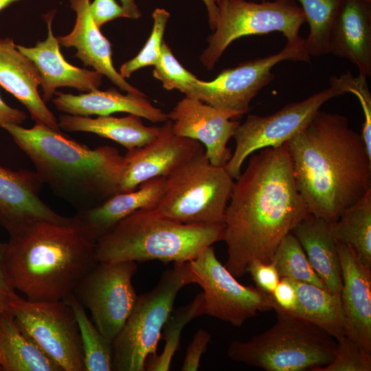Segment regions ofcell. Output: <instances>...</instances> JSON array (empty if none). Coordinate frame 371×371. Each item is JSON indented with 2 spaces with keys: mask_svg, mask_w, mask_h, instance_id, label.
I'll use <instances>...</instances> for the list:
<instances>
[{
  "mask_svg": "<svg viewBox=\"0 0 371 371\" xmlns=\"http://www.w3.org/2000/svg\"><path fill=\"white\" fill-rule=\"evenodd\" d=\"M225 217V265L236 278L255 260L269 262L281 240L309 213L294 179L287 144L249 156Z\"/></svg>",
  "mask_w": 371,
  "mask_h": 371,
  "instance_id": "cell-1",
  "label": "cell"
},
{
  "mask_svg": "<svg viewBox=\"0 0 371 371\" xmlns=\"http://www.w3.org/2000/svg\"><path fill=\"white\" fill-rule=\"evenodd\" d=\"M286 144L310 214L334 223L371 190V157L346 117L319 110Z\"/></svg>",
  "mask_w": 371,
  "mask_h": 371,
  "instance_id": "cell-2",
  "label": "cell"
},
{
  "mask_svg": "<svg viewBox=\"0 0 371 371\" xmlns=\"http://www.w3.org/2000/svg\"><path fill=\"white\" fill-rule=\"evenodd\" d=\"M27 155L43 184L78 212L120 192L124 155L111 146L90 148L43 124L2 127Z\"/></svg>",
  "mask_w": 371,
  "mask_h": 371,
  "instance_id": "cell-3",
  "label": "cell"
},
{
  "mask_svg": "<svg viewBox=\"0 0 371 371\" xmlns=\"http://www.w3.org/2000/svg\"><path fill=\"white\" fill-rule=\"evenodd\" d=\"M98 262L95 242L71 221H40L10 235L5 269L12 289L34 302L63 300Z\"/></svg>",
  "mask_w": 371,
  "mask_h": 371,
  "instance_id": "cell-4",
  "label": "cell"
},
{
  "mask_svg": "<svg viewBox=\"0 0 371 371\" xmlns=\"http://www.w3.org/2000/svg\"><path fill=\"white\" fill-rule=\"evenodd\" d=\"M224 224H185L141 209L116 223L95 243L98 262H185L223 240Z\"/></svg>",
  "mask_w": 371,
  "mask_h": 371,
  "instance_id": "cell-5",
  "label": "cell"
},
{
  "mask_svg": "<svg viewBox=\"0 0 371 371\" xmlns=\"http://www.w3.org/2000/svg\"><path fill=\"white\" fill-rule=\"evenodd\" d=\"M276 323L247 341L233 340L227 350L234 361L267 371L322 368L334 359L337 341L317 326L279 308Z\"/></svg>",
  "mask_w": 371,
  "mask_h": 371,
  "instance_id": "cell-6",
  "label": "cell"
},
{
  "mask_svg": "<svg viewBox=\"0 0 371 371\" xmlns=\"http://www.w3.org/2000/svg\"><path fill=\"white\" fill-rule=\"evenodd\" d=\"M189 262H175L158 283L138 295L124 326L112 342L113 370L145 371L147 359L157 354L164 326L173 310L177 294L196 284Z\"/></svg>",
  "mask_w": 371,
  "mask_h": 371,
  "instance_id": "cell-7",
  "label": "cell"
},
{
  "mask_svg": "<svg viewBox=\"0 0 371 371\" xmlns=\"http://www.w3.org/2000/svg\"><path fill=\"white\" fill-rule=\"evenodd\" d=\"M234 184L225 167L212 164L204 151L166 177L165 190L155 209L185 224L223 223Z\"/></svg>",
  "mask_w": 371,
  "mask_h": 371,
  "instance_id": "cell-8",
  "label": "cell"
},
{
  "mask_svg": "<svg viewBox=\"0 0 371 371\" xmlns=\"http://www.w3.org/2000/svg\"><path fill=\"white\" fill-rule=\"evenodd\" d=\"M214 32L207 38L208 46L200 56L202 64L214 68L227 47L247 36L278 32L287 43H295L305 16L295 0H275L256 3L246 0H220Z\"/></svg>",
  "mask_w": 371,
  "mask_h": 371,
  "instance_id": "cell-9",
  "label": "cell"
},
{
  "mask_svg": "<svg viewBox=\"0 0 371 371\" xmlns=\"http://www.w3.org/2000/svg\"><path fill=\"white\" fill-rule=\"evenodd\" d=\"M8 311L21 328L63 371H85L80 332L64 300L34 302L8 294Z\"/></svg>",
  "mask_w": 371,
  "mask_h": 371,
  "instance_id": "cell-10",
  "label": "cell"
},
{
  "mask_svg": "<svg viewBox=\"0 0 371 371\" xmlns=\"http://www.w3.org/2000/svg\"><path fill=\"white\" fill-rule=\"evenodd\" d=\"M310 57L305 39L286 42L279 52L224 69L212 80L197 79L183 93L240 117L248 112L251 101L258 92L273 80L271 69L275 65L284 60L309 62Z\"/></svg>",
  "mask_w": 371,
  "mask_h": 371,
  "instance_id": "cell-11",
  "label": "cell"
},
{
  "mask_svg": "<svg viewBox=\"0 0 371 371\" xmlns=\"http://www.w3.org/2000/svg\"><path fill=\"white\" fill-rule=\"evenodd\" d=\"M343 95L333 86L317 92L300 102L289 103L266 115H249L233 136L235 149L224 166L236 179L245 161L253 153L286 143L301 131L329 100Z\"/></svg>",
  "mask_w": 371,
  "mask_h": 371,
  "instance_id": "cell-12",
  "label": "cell"
},
{
  "mask_svg": "<svg viewBox=\"0 0 371 371\" xmlns=\"http://www.w3.org/2000/svg\"><path fill=\"white\" fill-rule=\"evenodd\" d=\"M137 270L133 261L98 262L74 291L98 330L111 343L136 302L132 279Z\"/></svg>",
  "mask_w": 371,
  "mask_h": 371,
  "instance_id": "cell-13",
  "label": "cell"
},
{
  "mask_svg": "<svg viewBox=\"0 0 371 371\" xmlns=\"http://www.w3.org/2000/svg\"><path fill=\"white\" fill-rule=\"evenodd\" d=\"M203 289L205 315L241 326L258 313L273 308L272 295L239 283L217 258L213 245L189 261Z\"/></svg>",
  "mask_w": 371,
  "mask_h": 371,
  "instance_id": "cell-14",
  "label": "cell"
},
{
  "mask_svg": "<svg viewBox=\"0 0 371 371\" xmlns=\"http://www.w3.org/2000/svg\"><path fill=\"white\" fill-rule=\"evenodd\" d=\"M173 132L200 142L210 162L224 167L232 157L227 147L240 122L234 112L217 109L197 99L185 96L167 113Z\"/></svg>",
  "mask_w": 371,
  "mask_h": 371,
  "instance_id": "cell-15",
  "label": "cell"
},
{
  "mask_svg": "<svg viewBox=\"0 0 371 371\" xmlns=\"http://www.w3.org/2000/svg\"><path fill=\"white\" fill-rule=\"evenodd\" d=\"M204 151L198 141L175 134L171 120H168L153 140L127 151L120 192L133 190L155 177H166L179 166Z\"/></svg>",
  "mask_w": 371,
  "mask_h": 371,
  "instance_id": "cell-16",
  "label": "cell"
},
{
  "mask_svg": "<svg viewBox=\"0 0 371 371\" xmlns=\"http://www.w3.org/2000/svg\"><path fill=\"white\" fill-rule=\"evenodd\" d=\"M43 185L35 171L0 165V225L9 235L40 221L70 222L71 217L58 214L41 199Z\"/></svg>",
  "mask_w": 371,
  "mask_h": 371,
  "instance_id": "cell-17",
  "label": "cell"
},
{
  "mask_svg": "<svg viewBox=\"0 0 371 371\" xmlns=\"http://www.w3.org/2000/svg\"><path fill=\"white\" fill-rule=\"evenodd\" d=\"M337 243L346 336L371 352V269L350 245Z\"/></svg>",
  "mask_w": 371,
  "mask_h": 371,
  "instance_id": "cell-18",
  "label": "cell"
},
{
  "mask_svg": "<svg viewBox=\"0 0 371 371\" xmlns=\"http://www.w3.org/2000/svg\"><path fill=\"white\" fill-rule=\"evenodd\" d=\"M54 14H45L47 36L44 41L34 47L16 45L18 50L32 61L39 74L45 102L53 98L59 87H71L85 93L98 89L103 77L93 69L77 67L65 59L52 30Z\"/></svg>",
  "mask_w": 371,
  "mask_h": 371,
  "instance_id": "cell-19",
  "label": "cell"
},
{
  "mask_svg": "<svg viewBox=\"0 0 371 371\" xmlns=\"http://www.w3.org/2000/svg\"><path fill=\"white\" fill-rule=\"evenodd\" d=\"M166 177L149 179L137 188L117 192L100 205L71 216L72 223L96 241L120 221L141 209L155 208L161 200Z\"/></svg>",
  "mask_w": 371,
  "mask_h": 371,
  "instance_id": "cell-20",
  "label": "cell"
},
{
  "mask_svg": "<svg viewBox=\"0 0 371 371\" xmlns=\"http://www.w3.org/2000/svg\"><path fill=\"white\" fill-rule=\"evenodd\" d=\"M90 2V0H70L71 8L76 14V22L70 33L58 37L59 43L65 47L76 48L75 57L107 77L121 90L144 95L115 68L111 43L94 22L89 9Z\"/></svg>",
  "mask_w": 371,
  "mask_h": 371,
  "instance_id": "cell-21",
  "label": "cell"
},
{
  "mask_svg": "<svg viewBox=\"0 0 371 371\" xmlns=\"http://www.w3.org/2000/svg\"><path fill=\"white\" fill-rule=\"evenodd\" d=\"M0 85L27 109L35 124L61 131L58 119L38 93L41 78L37 69L8 37L0 38Z\"/></svg>",
  "mask_w": 371,
  "mask_h": 371,
  "instance_id": "cell-22",
  "label": "cell"
},
{
  "mask_svg": "<svg viewBox=\"0 0 371 371\" xmlns=\"http://www.w3.org/2000/svg\"><path fill=\"white\" fill-rule=\"evenodd\" d=\"M329 52L354 64L360 75L371 76V3L341 0L329 36Z\"/></svg>",
  "mask_w": 371,
  "mask_h": 371,
  "instance_id": "cell-23",
  "label": "cell"
},
{
  "mask_svg": "<svg viewBox=\"0 0 371 371\" xmlns=\"http://www.w3.org/2000/svg\"><path fill=\"white\" fill-rule=\"evenodd\" d=\"M52 102L57 110L65 114L80 116H106L123 112L133 114L152 122H165L167 113L153 106L145 95L123 94L115 88L98 89L74 95L56 91Z\"/></svg>",
  "mask_w": 371,
  "mask_h": 371,
  "instance_id": "cell-24",
  "label": "cell"
},
{
  "mask_svg": "<svg viewBox=\"0 0 371 371\" xmlns=\"http://www.w3.org/2000/svg\"><path fill=\"white\" fill-rule=\"evenodd\" d=\"M331 223L308 214L292 230L313 270L328 291L340 294L341 269Z\"/></svg>",
  "mask_w": 371,
  "mask_h": 371,
  "instance_id": "cell-25",
  "label": "cell"
},
{
  "mask_svg": "<svg viewBox=\"0 0 371 371\" xmlns=\"http://www.w3.org/2000/svg\"><path fill=\"white\" fill-rule=\"evenodd\" d=\"M60 130L85 132L111 139L130 150L142 147L159 134L160 126H147L142 117L133 114L117 117L111 115L89 116L61 114L58 118Z\"/></svg>",
  "mask_w": 371,
  "mask_h": 371,
  "instance_id": "cell-26",
  "label": "cell"
},
{
  "mask_svg": "<svg viewBox=\"0 0 371 371\" xmlns=\"http://www.w3.org/2000/svg\"><path fill=\"white\" fill-rule=\"evenodd\" d=\"M0 368L3 371H63L25 334L8 310L0 313Z\"/></svg>",
  "mask_w": 371,
  "mask_h": 371,
  "instance_id": "cell-27",
  "label": "cell"
},
{
  "mask_svg": "<svg viewBox=\"0 0 371 371\" xmlns=\"http://www.w3.org/2000/svg\"><path fill=\"white\" fill-rule=\"evenodd\" d=\"M292 281L297 294V306L290 314L317 326L336 340L345 336L340 294L310 283Z\"/></svg>",
  "mask_w": 371,
  "mask_h": 371,
  "instance_id": "cell-28",
  "label": "cell"
},
{
  "mask_svg": "<svg viewBox=\"0 0 371 371\" xmlns=\"http://www.w3.org/2000/svg\"><path fill=\"white\" fill-rule=\"evenodd\" d=\"M330 230L337 242L351 246L371 269V190L332 223Z\"/></svg>",
  "mask_w": 371,
  "mask_h": 371,
  "instance_id": "cell-29",
  "label": "cell"
},
{
  "mask_svg": "<svg viewBox=\"0 0 371 371\" xmlns=\"http://www.w3.org/2000/svg\"><path fill=\"white\" fill-rule=\"evenodd\" d=\"M73 311L78 326L84 356L85 371L113 370L112 343L88 317L85 307L72 293L63 300Z\"/></svg>",
  "mask_w": 371,
  "mask_h": 371,
  "instance_id": "cell-30",
  "label": "cell"
},
{
  "mask_svg": "<svg viewBox=\"0 0 371 371\" xmlns=\"http://www.w3.org/2000/svg\"><path fill=\"white\" fill-rule=\"evenodd\" d=\"M203 315H205V304L202 292L196 295L187 305L173 309L162 330L161 335L165 341L163 350L161 353H157L147 359L146 370H170L172 359L179 348L184 327L190 322Z\"/></svg>",
  "mask_w": 371,
  "mask_h": 371,
  "instance_id": "cell-31",
  "label": "cell"
},
{
  "mask_svg": "<svg viewBox=\"0 0 371 371\" xmlns=\"http://www.w3.org/2000/svg\"><path fill=\"white\" fill-rule=\"evenodd\" d=\"M302 7L310 32L305 39L308 55L319 56L330 54L329 36L341 0H297Z\"/></svg>",
  "mask_w": 371,
  "mask_h": 371,
  "instance_id": "cell-32",
  "label": "cell"
},
{
  "mask_svg": "<svg viewBox=\"0 0 371 371\" xmlns=\"http://www.w3.org/2000/svg\"><path fill=\"white\" fill-rule=\"evenodd\" d=\"M271 261L280 278L310 283L328 290L313 270L304 249L292 232L281 240Z\"/></svg>",
  "mask_w": 371,
  "mask_h": 371,
  "instance_id": "cell-33",
  "label": "cell"
},
{
  "mask_svg": "<svg viewBox=\"0 0 371 371\" xmlns=\"http://www.w3.org/2000/svg\"><path fill=\"white\" fill-rule=\"evenodd\" d=\"M152 17L153 19L152 31L144 47L134 58L125 62L120 67L119 73L125 79L139 69L154 66L160 56L164 34L170 13L164 8H157L154 10Z\"/></svg>",
  "mask_w": 371,
  "mask_h": 371,
  "instance_id": "cell-34",
  "label": "cell"
},
{
  "mask_svg": "<svg viewBox=\"0 0 371 371\" xmlns=\"http://www.w3.org/2000/svg\"><path fill=\"white\" fill-rule=\"evenodd\" d=\"M330 84L344 94L352 93L358 98L364 118L361 135L368 155L371 157V94L366 77L360 74L353 76L350 72H347L340 74L339 76H332Z\"/></svg>",
  "mask_w": 371,
  "mask_h": 371,
  "instance_id": "cell-35",
  "label": "cell"
},
{
  "mask_svg": "<svg viewBox=\"0 0 371 371\" xmlns=\"http://www.w3.org/2000/svg\"><path fill=\"white\" fill-rule=\"evenodd\" d=\"M153 74L166 90L177 89L182 93L198 79L181 65L164 41Z\"/></svg>",
  "mask_w": 371,
  "mask_h": 371,
  "instance_id": "cell-36",
  "label": "cell"
},
{
  "mask_svg": "<svg viewBox=\"0 0 371 371\" xmlns=\"http://www.w3.org/2000/svg\"><path fill=\"white\" fill-rule=\"evenodd\" d=\"M335 355L328 365L313 371H370L371 352L343 336L337 339Z\"/></svg>",
  "mask_w": 371,
  "mask_h": 371,
  "instance_id": "cell-37",
  "label": "cell"
},
{
  "mask_svg": "<svg viewBox=\"0 0 371 371\" xmlns=\"http://www.w3.org/2000/svg\"><path fill=\"white\" fill-rule=\"evenodd\" d=\"M247 272L250 273L257 288L271 295L281 278L271 261L264 262L258 260H253L247 267Z\"/></svg>",
  "mask_w": 371,
  "mask_h": 371,
  "instance_id": "cell-38",
  "label": "cell"
},
{
  "mask_svg": "<svg viewBox=\"0 0 371 371\" xmlns=\"http://www.w3.org/2000/svg\"><path fill=\"white\" fill-rule=\"evenodd\" d=\"M211 341L212 337L207 331L202 328L198 330L186 350L181 370H198L201 357Z\"/></svg>",
  "mask_w": 371,
  "mask_h": 371,
  "instance_id": "cell-39",
  "label": "cell"
},
{
  "mask_svg": "<svg viewBox=\"0 0 371 371\" xmlns=\"http://www.w3.org/2000/svg\"><path fill=\"white\" fill-rule=\"evenodd\" d=\"M90 12L98 27L117 18L131 19L124 8L115 0H93L90 2Z\"/></svg>",
  "mask_w": 371,
  "mask_h": 371,
  "instance_id": "cell-40",
  "label": "cell"
},
{
  "mask_svg": "<svg viewBox=\"0 0 371 371\" xmlns=\"http://www.w3.org/2000/svg\"><path fill=\"white\" fill-rule=\"evenodd\" d=\"M274 307L286 312L292 313L297 306V294L293 281L281 278L272 293Z\"/></svg>",
  "mask_w": 371,
  "mask_h": 371,
  "instance_id": "cell-41",
  "label": "cell"
},
{
  "mask_svg": "<svg viewBox=\"0 0 371 371\" xmlns=\"http://www.w3.org/2000/svg\"><path fill=\"white\" fill-rule=\"evenodd\" d=\"M27 119L25 113L8 105L0 95V128L6 124L21 125Z\"/></svg>",
  "mask_w": 371,
  "mask_h": 371,
  "instance_id": "cell-42",
  "label": "cell"
},
{
  "mask_svg": "<svg viewBox=\"0 0 371 371\" xmlns=\"http://www.w3.org/2000/svg\"><path fill=\"white\" fill-rule=\"evenodd\" d=\"M6 243L0 241V292L9 294L14 290L10 286L5 269V252Z\"/></svg>",
  "mask_w": 371,
  "mask_h": 371,
  "instance_id": "cell-43",
  "label": "cell"
},
{
  "mask_svg": "<svg viewBox=\"0 0 371 371\" xmlns=\"http://www.w3.org/2000/svg\"><path fill=\"white\" fill-rule=\"evenodd\" d=\"M204 3L208 16L210 27L214 30L218 18V6L214 0H202Z\"/></svg>",
  "mask_w": 371,
  "mask_h": 371,
  "instance_id": "cell-44",
  "label": "cell"
},
{
  "mask_svg": "<svg viewBox=\"0 0 371 371\" xmlns=\"http://www.w3.org/2000/svg\"><path fill=\"white\" fill-rule=\"evenodd\" d=\"M121 5L128 13L132 19H138L142 14L135 0H120Z\"/></svg>",
  "mask_w": 371,
  "mask_h": 371,
  "instance_id": "cell-45",
  "label": "cell"
},
{
  "mask_svg": "<svg viewBox=\"0 0 371 371\" xmlns=\"http://www.w3.org/2000/svg\"><path fill=\"white\" fill-rule=\"evenodd\" d=\"M8 295L0 292V313L8 310Z\"/></svg>",
  "mask_w": 371,
  "mask_h": 371,
  "instance_id": "cell-46",
  "label": "cell"
},
{
  "mask_svg": "<svg viewBox=\"0 0 371 371\" xmlns=\"http://www.w3.org/2000/svg\"><path fill=\"white\" fill-rule=\"evenodd\" d=\"M21 0H0V12L8 8L12 3Z\"/></svg>",
  "mask_w": 371,
  "mask_h": 371,
  "instance_id": "cell-47",
  "label": "cell"
},
{
  "mask_svg": "<svg viewBox=\"0 0 371 371\" xmlns=\"http://www.w3.org/2000/svg\"><path fill=\"white\" fill-rule=\"evenodd\" d=\"M363 1H366V2L371 3V0H363Z\"/></svg>",
  "mask_w": 371,
  "mask_h": 371,
  "instance_id": "cell-48",
  "label": "cell"
},
{
  "mask_svg": "<svg viewBox=\"0 0 371 371\" xmlns=\"http://www.w3.org/2000/svg\"><path fill=\"white\" fill-rule=\"evenodd\" d=\"M214 1H215L216 3L217 4L218 2L220 0H214Z\"/></svg>",
  "mask_w": 371,
  "mask_h": 371,
  "instance_id": "cell-49",
  "label": "cell"
},
{
  "mask_svg": "<svg viewBox=\"0 0 371 371\" xmlns=\"http://www.w3.org/2000/svg\"><path fill=\"white\" fill-rule=\"evenodd\" d=\"M262 1H267V0H261Z\"/></svg>",
  "mask_w": 371,
  "mask_h": 371,
  "instance_id": "cell-50",
  "label": "cell"
},
{
  "mask_svg": "<svg viewBox=\"0 0 371 371\" xmlns=\"http://www.w3.org/2000/svg\"><path fill=\"white\" fill-rule=\"evenodd\" d=\"M0 370H1V369H0Z\"/></svg>",
  "mask_w": 371,
  "mask_h": 371,
  "instance_id": "cell-51",
  "label": "cell"
}]
</instances>
